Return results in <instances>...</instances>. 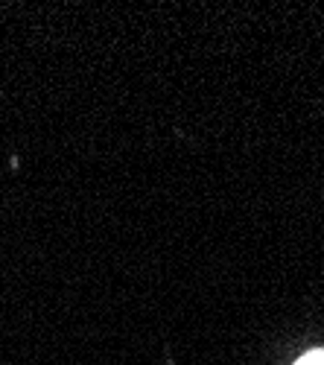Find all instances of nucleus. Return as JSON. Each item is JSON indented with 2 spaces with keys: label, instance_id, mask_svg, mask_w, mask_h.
<instances>
[{
  "label": "nucleus",
  "instance_id": "1",
  "mask_svg": "<svg viewBox=\"0 0 324 365\" xmlns=\"http://www.w3.org/2000/svg\"><path fill=\"white\" fill-rule=\"evenodd\" d=\"M296 365H324V351H313V354L301 356Z\"/></svg>",
  "mask_w": 324,
  "mask_h": 365
}]
</instances>
